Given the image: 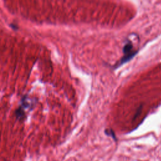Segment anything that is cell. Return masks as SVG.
Masks as SVG:
<instances>
[{"instance_id":"obj_1","label":"cell","mask_w":161,"mask_h":161,"mask_svg":"<svg viewBox=\"0 0 161 161\" xmlns=\"http://www.w3.org/2000/svg\"><path fill=\"white\" fill-rule=\"evenodd\" d=\"M138 52H139V50H136L135 52H133V53H130V54L124 55V56L120 59V60L118 62V63H117V64L115 65V69H116V68H118V67L122 66L123 64H125L126 62L130 61L131 59H133L134 57H135V56L137 55V53H138Z\"/></svg>"},{"instance_id":"obj_2","label":"cell","mask_w":161,"mask_h":161,"mask_svg":"<svg viewBox=\"0 0 161 161\" xmlns=\"http://www.w3.org/2000/svg\"><path fill=\"white\" fill-rule=\"evenodd\" d=\"M137 50H133V46L132 43L130 41H127L126 43L124 45L123 48V53L124 55L130 54L131 53H133Z\"/></svg>"},{"instance_id":"obj_3","label":"cell","mask_w":161,"mask_h":161,"mask_svg":"<svg viewBox=\"0 0 161 161\" xmlns=\"http://www.w3.org/2000/svg\"><path fill=\"white\" fill-rule=\"evenodd\" d=\"M105 133L106 134L107 136H112L113 139H116V137H115V133H114V132H113V131L112 130H105Z\"/></svg>"}]
</instances>
